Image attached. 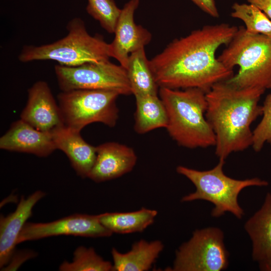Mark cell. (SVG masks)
Masks as SVG:
<instances>
[{"label": "cell", "mask_w": 271, "mask_h": 271, "mask_svg": "<svg viewBox=\"0 0 271 271\" xmlns=\"http://www.w3.org/2000/svg\"><path fill=\"white\" fill-rule=\"evenodd\" d=\"M238 29L227 23L206 25L170 42L150 60L159 88H197L206 93L231 77L233 70L219 61L216 53L229 43Z\"/></svg>", "instance_id": "cell-1"}, {"label": "cell", "mask_w": 271, "mask_h": 271, "mask_svg": "<svg viewBox=\"0 0 271 271\" xmlns=\"http://www.w3.org/2000/svg\"><path fill=\"white\" fill-rule=\"evenodd\" d=\"M265 90L238 88L226 81L215 84L206 93L205 117L215 137V154L225 161L232 153L252 144L251 123L262 114L258 104Z\"/></svg>", "instance_id": "cell-2"}, {"label": "cell", "mask_w": 271, "mask_h": 271, "mask_svg": "<svg viewBox=\"0 0 271 271\" xmlns=\"http://www.w3.org/2000/svg\"><path fill=\"white\" fill-rule=\"evenodd\" d=\"M159 94L167 111L166 128L173 140L189 149L215 146V134L205 117V92L197 88L160 87Z\"/></svg>", "instance_id": "cell-3"}, {"label": "cell", "mask_w": 271, "mask_h": 271, "mask_svg": "<svg viewBox=\"0 0 271 271\" xmlns=\"http://www.w3.org/2000/svg\"><path fill=\"white\" fill-rule=\"evenodd\" d=\"M66 28L67 35L53 43L23 46L19 60L22 63L53 60L68 67L109 60V44L100 35H90L81 18L71 19Z\"/></svg>", "instance_id": "cell-4"}, {"label": "cell", "mask_w": 271, "mask_h": 271, "mask_svg": "<svg viewBox=\"0 0 271 271\" xmlns=\"http://www.w3.org/2000/svg\"><path fill=\"white\" fill-rule=\"evenodd\" d=\"M217 57L224 65L237 73L226 81L238 88L271 89V37L248 33L242 26Z\"/></svg>", "instance_id": "cell-5"}, {"label": "cell", "mask_w": 271, "mask_h": 271, "mask_svg": "<svg viewBox=\"0 0 271 271\" xmlns=\"http://www.w3.org/2000/svg\"><path fill=\"white\" fill-rule=\"evenodd\" d=\"M225 161L219 160L213 168L199 171L183 166L176 168L177 172L188 178L195 186L196 190L184 196L182 202L201 200L214 205L211 211L213 217H219L229 212L238 219H241L244 211L238 202V196L245 188L268 185L264 180L255 177L237 180L228 177L223 172Z\"/></svg>", "instance_id": "cell-6"}, {"label": "cell", "mask_w": 271, "mask_h": 271, "mask_svg": "<svg viewBox=\"0 0 271 271\" xmlns=\"http://www.w3.org/2000/svg\"><path fill=\"white\" fill-rule=\"evenodd\" d=\"M116 92L76 89L62 91L57 95L64 124L80 131L85 126L100 122L114 127L118 118Z\"/></svg>", "instance_id": "cell-7"}, {"label": "cell", "mask_w": 271, "mask_h": 271, "mask_svg": "<svg viewBox=\"0 0 271 271\" xmlns=\"http://www.w3.org/2000/svg\"><path fill=\"white\" fill-rule=\"evenodd\" d=\"M229 264L224 233L217 227L195 230L177 249L172 271H221Z\"/></svg>", "instance_id": "cell-8"}, {"label": "cell", "mask_w": 271, "mask_h": 271, "mask_svg": "<svg viewBox=\"0 0 271 271\" xmlns=\"http://www.w3.org/2000/svg\"><path fill=\"white\" fill-rule=\"evenodd\" d=\"M54 71L62 91L90 89L113 91L119 95L132 94L126 69L109 60L74 67L58 64Z\"/></svg>", "instance_id": "cell-9"}, {"label": "cell", "mask_w": 271, "mask_h": 271, "mask_svg": "<svg viewBox=\"0 0 271 271\" xmlns=\"http://www.w3.org/2000/svg\"><path fill=\"white\" fill-rule=\"evenodd\" d=\"M99 221L98 216L74 214L50 222H26L17 243L59 235L103 237L112 235Z\"/></svg>", "instance_id": "cell-10"}, {"label": "cell", "mask_w": 271, "mask_h": 271, "mask_svg": "<svg viewBox=\"0 0 271 271\" xmlns=\"http://www.w3.org/2000/svg\"><path fill=\"white\" fill-rule=\"evenodd\" d=\"M140 0H129L121 9L114 37L109 44L110 57L115 59L125 69L131 53L145 48L152 40L151 33L134 21V15Z\"/></svg>", "instance_id": "cell-11"}, {"label": "cell", "mask_w": 271, "mask_h": 271, "mask_svg": "<svg viewBox=\"0 0 271 271\" xmlns=\"http://www.w3.org/2000/svg\"><path fill=\"white\" fill-rule=\"evenodd\" d=\"M21 119L35 128L50 131L64 124L58 104L48 83L36 82L28 90V100Z\"/></svg>", "instance_id": "cell-12"}, {"label": "cell", "mask_w": 271, "mask_h": 271, "mask_svg": "<svg viewBox=\"0 0 271 271\" xmlns=\"http://www.w3.org/2000/svg\"><path fill=\"white\" fill-rule=\"evenodd\" d=\"M137 157L131 148L116 142L96 147V158L88 178L100 183L112 180L130 172Z\"/></svg>", "instance_id": "cell-13"}, {"label": "cell", "mask_w": 271, "mask_h": 271, "mask_svg": "<svg viewBox=\"0 0 271 271\" xmlns=\"http://www.w3.org/2000/svg\"><path fill=\"white\" fill-rule=\"evenodd\" d=\"M0 149L40 157H47L57 149L51 131L39 130L21 119L13 123L1 137Z\"/></svg>", "instance_id": "cell-14"}, {"label": "cell", "mask_w": 271, "mask_h": 271, "mask_svg": "<svg viewBox=\"0 0 271 271\" xmlns=\"http://www.w3.org/2000/svg\"><path fill=\"white\" fill-rule=\"evenodd\" d=\"M37 191L27 198L22 196L15 211L0 218V267L2 269L10 260L19 235L26 221L31 216L36 204L45 196Z\"/></svg>", "instance_id": "cell-15"}, {"label": "cell", "mask_w": 271, "mask_h": 271, "mask_svg": "<svg viewBox=\"0 0 271 271\" xmlns=\"http://www.w3.org/2000/svg\"><path fill=\"white\" fill-rule=\"evenodd\" d=\"M50 131L56 149L66 154L76 174L82 178H88L95 162L96 147L86 142L80 131L64 124Z\"/></svg>", "instance_id": "cell-16"}, {"label": "cell", "mask_w": 271, "mask_h": 271, "mask_svg": "<svg viewBox=\"0 0 271 271\" xmlns=\"http://www.w3.org/2000/svg\"><path fill=\"white\" fill-rule=\"evenodd\" d=\"M159 240L151 241L141 239L133 243L131 249L121 253L112 248L113 271H146L149 270L164 249Z\"/></svg>", "instance_id": "cell-17"}, {"label": "cell", "mask_w": 271, "mask_h": 271, "mask_svg": "<svg viewBox=\"0 0 271 271\" xmlns=\"http://www.w3.org/2000/svg\"><path fill=\"white\" fill-rule=\"evenodd\" d=\"M252 242V258L259 262L271 256V193L260 207L245 223Z\"/></svg>", "instance_id": "cell-18"}, {"label": "cell", "mask_w": 271, "mask_h": 271, "mask_svg": "<svg viewBox=\"0 0 271 271\" xmlns=\"http://www.w3.org/2000/svg\"><path fill=\"white\" fill-rule=\"evenodd\" d=\"M158 214L156 210L142 208L128 212H106L98 215L100 223L112 233L141 232L152 224Z\"/></svg>", "instance_id": "cell-19"}, {"label": "cell", "mask_w": 271, "mask_h": 271, "mask_svg": "<svg viewBox=\"0 0 271 271\" xmlns=\"http://www.w3.org/2000/svg\"><path fill=\"white\" fill-rule=\"evenodd\" d=\"M134 129L144 134L156 128H166L168 117L165 105L158 95L136 96Z\"/></svg>", "instance_id": "cell-20"}, {"label": "cell", "mask_w": 271, "mask_h": 271, "mask_svg": "<svg viewBox=\"0 0 271 271\" xmlns=\"http://www.w3.org/2000/svg\"><path fill=\"white\" fill-rule=\"evenodd\" d=\"M126 69L134 96L158 95L159 87L151 68L150 60L146 57L145 48L130 54Z\"/></svg>", "instance_id": "cell-21"}, {"label": "cell", "mask_w": 271, "mask_h": 271, "mask_svg": "<svg viewBox=\"0 0 271 271\" xmlns=\"http://www.w3.org/2000/svg\"><path fill=\"white\" fill-rule=\"evenodd\" d=\"M231 16L241 20L249 33L271 37V20L257 7L250 4L235 3Z\"/></svg>", "instance_id": "cell-22"}, {"label": "cell", "mask_w": 271, "mask_h": 271, "mask_svg": "<svg viewBox=\"0 0 271 271\" xmlns=\"http://www.w3.org/2000/svg\"><path fill=\"white\" fill-rule=\"evenodd\" d=\"M112 263L104 260L92 247H78L71 262L63 261L59 267L61 271H110Z\"/></svg>", "instance_id": "cell-23"}, {"label": "cell", "mask_w": 271, "mask_h": 271, "mask_svg": "<svg viewBox=\"0 0 271 271\" xmlns=\"http://www.w3.org/2000/svg\"><path fill=\"white\" fill-rule=\"evenodd\" d=\"M86 10L108 33H114L121 12L114 0H87Z\"/></svg>", "instance_id": "cell-24"}, {"label": "cell", "mask_w": 271, "mask_h": 271, "mask_svg": "<svg viewBox=\"0 0 271 271\" xmlns=\"http://www.w3.org/2000/svg\"><path fill=\"white\" fill-rule=\"evenodd\" d=\"M262 118L252 131V144L254 151L259 152L265 143L271 145V93L263 102Z\"/></svg>", "instance_id": "cell-25"}, {"label": "cell", "mask_w": 271, "mask_h": 271, "mask_svg": "<svg viewBox=\"0 0 271 271\" xmlns=\"http://www.w3.org/2000/svg\"><path fill=\"white\" fill-rule=\"evenodd\" d=\"M202 11L211 17L217 18L219 17L215 0H190Z\"/></svg>", "instance_id": "cell-26"}, {"label": "cell", "mask_w": 271, "mask_h": 271, "mask_svg": "<svg viewBox=\"0 0 271 271\" xmlns=\"http://www.w3.org/2000/svg\"><path fill=\"white\" fill-rule=\"evenodd\" d=\"M247 2L257 7L271 20V0H247Z\"/></svg>", "instance_id": "cell-27"}, {"label": "cell", "mask_w": 271, "mask_h": 271, "mask_svg": "<svg viewBox=\"0 0 271 271\" xmlns=\"http://www.w3.org/2000/svg\"><path fill=\"white\" fill-rule=\"evenodd\" d=\"M261 270L271 271V256L258 262Z\"/></svg>", "instance_id": "cell-28"}]
</instances>
